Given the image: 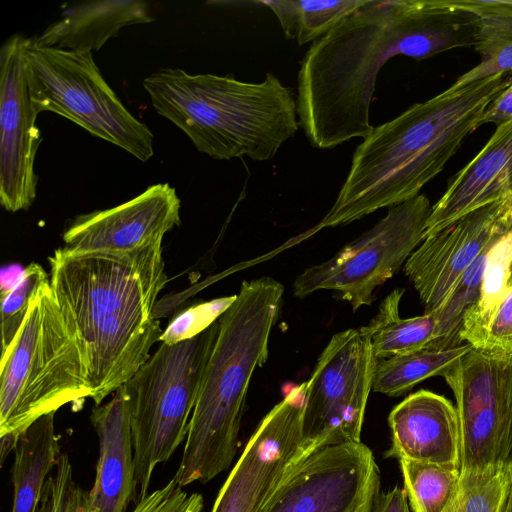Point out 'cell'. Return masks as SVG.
Masks as SVG:
<instances>
[{
    "instance_id": "20",
    "label": "cell",
    "mask_w": 512,
    "mask_h": 512,
    "mask_svg": "<svg viewBox=\"0 0 512 512\" xmlns=\"http://www.w3.org/2000/svg\"><path fill=\"white\" fill-rule=\"evenodd\" d=\"M152 21L144 1H88L65 7L59 19L34 40L42 47L92 52L117 36L122 28Z\"/></svg>"
},
{
    "instance_id": "10",
    "label": "cell",
    "mask_w": 512,
    "mask_h": 512,
    "mask_svg": "<svg viewBox=\"0 0 512 512\" xmlns=\"http://www.w3.org/2000/svg\"><path fill=\"white\" fill-rule=\"evenodd\" d=\"M377 360L361 328L332 336L305 382L302 457L327 446L361 442Z\"/></svg>"
},
{
    "instance_id": "22",
    "label": "cell",
    "mask_w": 512,
    "mask_h": 512,
    "mask_svg": "<svg viewBox=\"0 0 512 512\" xmlns=\"http://www.w3.org/2000/svg\"><path fill=\"white\" fill-rule=\"evenodd\" d=\"M55 413L36 420L13 450L12 512H36L48 475L58 463L61 451L54 426Z\"/></svg>"
},
{
    "instance_id": "8",
    "label": "cell",
    "mask_w": 512,
    "mask_h": 512,
    "mask_svg": "<svg viewBox=\"0 0 512 512\" xmlns=\"http://www.w3.org/2000/svg\"><path fill=\"white\" fill-rule=\"evenodd\" d=\"M23 54L36 112H53L138 160L153 154V133L122 104L103 78L91 51L39 46L24 39Z\"/></svg>"
},
{
    "instance_id": "30",
    "label": "cell",
    "mask_w": 512,
    "mask_h": 512,
    "mask_svg": "<svg viewBox=\"0 0 512 512\" xmlns=\"http://www.w3.org/2000/svg\"><path fill=\"white\" fill-rule=\"evenodd\" d=\"M235 298L236 295L214 299L184 310L174 317L159 341L173 345L201 333L221 316Z\"/></svg>"
},
{
    "instance_id": "32",
    "label": "cell",
    "mask_w": 512,
    "mask_h": 512,
    "mask_svg": "<svg viewBox=\"0 0 512 512\" xmlns=\"http://www.w3.org/2000/svg\"><path fill=\"white\" fill-rule=\"evenodd\" d=\"M512 72V42L496 46L482 54L481 62L462 74L446 90L455 91L495 75Z\"/></svg>"
},
{
    "instance_id": "28",
    "label": "cell",
    "mask_w": 512,
    "mask_h": 512,
    "mask_svg": "<svg viewBox=\"0 0 512 512\" xmlns=\"http://www.w3.org/2000/svg\"><path fill=\"white\" fill-rule=\"evenodd\" d=\"M448 4L472 15L477 23L474 49L481 55L512 42V0H447Z\"/></svg>"
},
{
    "instance_id": "29",
    "label": "cell",
    "mask_w": 512,
    "mask_h": 512,
    "mask_svg": "<svg viewBox=\"0 0 512 512\" xmlns=\"http://www.w3.org/2000/svg\"><path fill=\"white\" fill-rule=\"evenodd\" d=\"M460 340L489 354H512V286L481 321L460 333Z\"/></svg>"
},
{
    "instance_id": "6",
    "label": "cell",
    "mask_w": 512,
    "mask_h": 512,
    "mask_svg": "<svg viewBox=\"0 0 512 512\" xmlns=\"http://www.w3.org/2000/svg\"><path fill=\"white\" fill-rule=\"evenodd\" d=\"M0 465L39 418L91 398L77 337L50 282L0 361Z\"/></svg>"
},
{
    "instance_id": "7",
    "label": "cell",
    "mask_w": 512,
    "mask_h": 512,
    "mask_svg": "<svg viewBox=\"0 0 512 512\" xmlns=\"http://www.w3.org/2000/svg\"><path fill=\"white\" fill-rule=\"evenodd\" d=\"M219 331V318L201 333L161 343L126 383L133 438L137 502L148 494L155 467L187 436L201 379Z\"/></svg>"
},
{
    "instance_id": "9",
    "label": "cell",
    "mask_w": 512,
    "mask_h": 512,
    "mask_svg": "<svg viewBox=\"0 0 512 512\" xmlns=\"http://www.w3.org/2000/svg\"><path fill=\"white\" fill-rule=\"evenodd\" d=\"M431 209L424 194L390 207L371 229L332 258L299 274L293 282L294 296L331 290L349 302L353 311L371 305L375 290L404 266L423 241Z\"/></svg>"
},
{
    "instance_id": "25",
    "label": "cell",
    "mask_w": 512,
    "mask_h": 512,
    "mask_svg": "<svg viewBox=\"0 0 512 512\" xmlns=\"http://www.w3.org/2000/svg\"><path fill=\"white\" fill-rule=\"evenodd\" d=\"M368 0H268L260 1L278 18L286 39L298 45L315 41Z\"/></svg>"
},
{
    "instance_id": "37",
    "label": "cell",
    "mask_w": 512,
    "mask_h": 512,
    "mask_svg": "<svg viewBox=\"0 0 512 512\" xmlns=\"http://www.w3.org/2000/svg\"><path fill=\"white\" fill-rule=\"evenodd\" d=\"M508 286H512V262L510 266V273H509V279H508Z\"/></svg>"
},
{
    "instance_id": "36",
    "label": "cell",
    "mask_w": 512,
    "mask_h": 512,
    "mask_svg": "<svg viewBox=\"0 0 512 512\" xmlns=\"http://www.w3.org/2000/svg\"><path fill=\"white\" fill-rule=\"evenodd\" d=\"M499 512H512V477L507 486Z\"/></svg>"
},
{
    "instance_id": "11",
    "label": "cell",
    "mask_w": 512,
    "mask_h": 512,
    "mask_svg": "<svg viewBox=\"0 0 512 512\" xmlns=\"http://www.w3.org/2000/svg\"><path fill=\"white\" fill-rule=\"evenodd\" d=\"M380 485L366 445L327 446L296 460L259 512H371Z\"/></svg>"
},
{
    "instance_id": "14",
    "label": "cell",
    "mask_w": 512,
    "mask_h": 512,
    "mask_svg": "<svg viewBox=\"0 0 512 512\" xmlns=\"http://www.w3.org/2000/svg\"><path fill=\"white\" fill-rule=\"evenodd\" d=\"M511 232L512 194H508L425 238L403 266L424 313L438 310L483 250Z\"/></svg>"
},
{
    "instance_id": "24",
    "label": "cell",
    "mask_w": 512,
    "mask_h": 512,
    "mask_svg": "<svg viewBox=\"0 0 512 512\" xmlns=\"http://www.w3.org/2000/svg\"><path fill=\"white\" fill-rule=\"evenodd\" d=\"M472 349L465 342L451 348L426 347L407 354L378 359L372 390L392 397L400 396L429 377H443Z\"/></svg>"
},
{
    "instance_id": "12",
    "label": "cell",
    "mask_w": 512,
    "mask_h": 512,
    "mask_svg": "<svg viewBox=\"0 0 512 512\" xmlns=\"http://www.w3.org/2000/svg\"><path fill=\"white\" fill-rule=\"evenodd\" d=\"M443 377L453 391L459 416L460 494L483 486L504 472L500 355L473 348Z\"/></svg>"
},
{
    "instance_id": "1",
    "label": "cell",
    "mask_w": 512,
    "mask_h": 512,
    "mask_svg": "<svg viewBox=\"0 0 512 512\" xmlns=\"http://www.w3.org/2000/svg\"><path fill=\"white\" fill-rule=\"evenodd\" d=\"M475 18L447 0H368L315 40L298 72L297 113L311 146L366 138L377 75L392 57L426 59L476 44Z\"/></svg>"
},
{
    "instance_id": "18",
    "label": "cell",
    "mask_w": 512,
    "mask_h": 512,
    "mask_svg": "<svg viewBox=\"0 0 512 512\" xmlns=\"http://www.w3.org/2000/svg\"><path fill=\"white\" fill-rule=\"evenodd\" d=\"M90 421L99 439V459L86 512H126L131 502L137 503V485L125 385L109 402L92 408Z\"/></svg>"
},
{
    "instance_id": "26",
    "label": "cell",
    "mask_w": 512,
    "mask_h": 512,
    "mask_svg": "<svg viewBox=\"0 0 512 512\" xmlns=\"http://www.w3.org/2000/svg\"><path fill=\"white\" fill-rule=\"evenodd\" d=\"M404 489L413 512H444L458 493L460 469L399 460Z\"/></svg>"
},
{
    "instance_id": "2",
    "label": "cell",
    "mask_w": 512,
    "mask_h": 512,
    "mask_svg": "<svg viewBox=\"0 0 512 512\" xmlns=\"http://www.w3.org/2000/svg\"><path fill=\"white\" fill-rule=\"evenodd\" d=\"M50 287L73 328L95 405L126 384L150 358L163 331L154 305L168 281L162 247L134 257H49Z\"/></svg>"
},
{
    "instance_id": "19",
    "label": "cell",
    "mask_w": 512,
    "mask_h": 512,
    "mask_svg": "<svg viewBox=\"0 0 512 512\" xmlns=\"http://www.w3.org/2000/svg\"><path fill=\"white\" fill-rule=\"evenodd\" d=\"M508 194H512V119L498 125L480 152L450 181L432 206L423 238Z\"/></svg>"
},
{
    "instance_id": "33",
    "label": "cell",
    "mask_w": 512,
    "mask_h": 512,
    "mask_svg": "<svg viewBox=\"0 0 512 512\" xmlns=\"http://www.w3.org/2000/svg\"><path fill=\"white\" fill-rule=\"evenodd\" d=\"M500 383L505 430L502 467L512 472V354L500 355Z\"/></svg>"
},
{
    "instance_id": "4",
    "label": "cell",
    "mask_w": 512,
    "mask_h": 512,
    "mask_svg": "<svg viewBox=\"0 0 512 512\" xmlns=\"http://www.w3.org/2000/svg\"><path fill=\"white\" fill-rule=\"evenodd\" d=\"M283 285L269 276L243 281L219 317L174 476L179 486L206 483L227 470L239 447L249 383L268 359L269 337L283 305Z\"/></svg>"
},
{
    "instance_id": "13",
    "label": "cell",
    "mask_w": 512,
    "mask_h": 512,
    "mask_svg": "<svg viewBox=\"0 0 512 512\" xmlns=\"http://www.w3.org/2000/svg\"><path fill=\"white\" fill-rule=\"evenodd\" d=\"M305 383L293 387L261 420L211 512H259L301 455Z\"/></svg>"
},
{
    "instance_id": "21",
    "label": "cell",
    "mask_w": 512,
    "mask_h": 512,
    "mask_svg": "<svg viewBox=\"0 0 512 512\" xmlns=\"http://www.w3.org/2000/svg\"><path fill=\"white\" fill-rule=\"evenodd\" d=\"M87 491L74 479L66 453L60 454L55 473L48 476L36 512H86ZM200 493H187L172 478L141 498L132 512H203Z\"/></svg>"
},
{
    "instance_id": "17",
    "label": "cell",
    "mask_w": 512,
    "mask_h": 512,
    "mask_svg": "<svg viewBox=\"0 0 512 512\" xmlns=\"http://www.w3.org/2000/svg\"><path fill=\"white\" fill-rule=\"evenodd\" d=\"M391 446L386 458L415 460L460 469L461 435L457 408L444 396L419 390L388 416Z\"/></svg>"
},
{
    "instance_id": "27",
    "label": "cell",
    "mask_w": 512,
    "mask_h": 512,
    "mask_svg": "<svg viewBox=\"0 0 512 512\" xmlns=\"http://www.w3.org/2000/svg\"><path fill=\"white\" fill-rule=\"evenodd\" d=\"M50 276L38 263L22 271L16 284L1 296V353L5 352L21 329L30 305Z\"/></svg>"
},
{
    "instance_id": "35",
    "label": "cell",
    "mask_w": 512,
    "mask_h": 512,
    "mask_svg": "<svg viewBox=\"0 0 512 512\" xmlns=\"http://www.w3.org/2000/svg\"><path fill=\"white\" fill-rule=\"evenodd\" d=\"M371 512H410L405 489L396 486L388 492H380L373 502Z\"/></svg>"
},
{
    "instance_id": "31",
    "label": "cell",
    "mask_w": 512,
    "mask_h": 512,
    "mask_svg": "<svg viewBox=\"0 0 512 512\" xmlns=\"http://www.w3.org/2000/svg\"><path fill=\"white\" fill-rule=\"evenodd\" d=\"M512 472L504 471L475 489L457 494L444 512H499Z\"/></svg>"
},
{
    "instance_id": "3",
    "label": "cell",
    "mask_w": 512,
    "mask_h": 512,
    "mask_svg": "<svg viewBox=\"0 0 512 512\" xmlns=\"http://www.w3.org/2000/svg\"><path fill=\"white\" fill-rule=\"evenodd\" d=\"M509 84L499 74L411 105L374 127L354 151L334 204L317 225L336 227L420 194Z\"/></svg>"
},
{
    "instance_id": "16",
    "label": "cell",
    "mask_w": 512,
    "mask_h": 512,
    "mask_svg": "<svg viewBox=\"0 0 512 512\" xmlns=\"http://www.w3.org/2000/svg\"><path fill=\"white\" fill-rule=\"evenodd\" d=\"M24 39L15 34L0 51V203L9 212L27 210L36 198L34 162L42 140L27 82Z\"/></svg>"
},
{
    "instance_id": "34",
    "label": "cell",
    "mask_w": 512,
    "mask_h": 512,
    "mask_svg": "<svg viewBox=\"0 0 512 512\" xmlns=\"http://www.w3.org/2000/svg\"><path fill=\"white\" fill-rule=\"evenodd\" d=\"M512 119V73L509 75V84L501 91L489 105L482 116L479 127L493 123L497 126Z\"/></svg>"
},
{
    "instance_id": "23",
    "label": "cell",
    "mask_w": 512,
    "mask_h": 512,
    "mask_svg": "<svg viewBox=\"0 0 512 512\" xmlns=\"http://www.w3.org/2000/svg\"><path fill=\"white\" fill-rule=\"evenodd\" d=\"M402 289H395L381 302L368 325L360 327L367 335L377 359L407 354L430 346L439 337L436 313L401 318Z\"/></svg>"
},
{
    "instance_id": "15",
    "label": "cell",
    "mask_w": 512,
    "mask_h": 512,
    "mask_svg": "<svg viewBox=\"0 0 512 512\" xmlns=\"http://www.w3.org/2000/svg\"><path fill=\"white\" fill-rule=\"evenodd\" d=\"M180 206L174 187L151 185L118 206L78 215L63 234V248L76 255H140L162 247L164 235L180 224Z\"/></svg>"
},
{
    "instance_id": "5",
    "label": "cell",
    "mask_w": 512,
    "mask_h": 512,
    "mask_svg": "<svg viewBox=\"0 0 512 512\" xmlns=\"http://www.w3.org/2000/svg\"><path fill=\"white\" fill-rule=\"evenodd\" d=\"M143 86L156 112L215 160H270L300 127L294 91L270 72L251 83L163 68Z\"/></svg>"
}]
</instances>
